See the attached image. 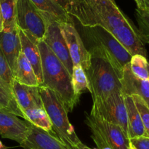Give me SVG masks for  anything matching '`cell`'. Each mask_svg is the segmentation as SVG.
<instances>
[{
	"mask_svg": "<svg viewBox=\"0 0 149 149\" xmlns=\"http://www.w3.org/2000/svg\"><path fill=\"white\" fill-rule=\"evenodd\" d=\"M17 29H18L20 44H21V51L31 64L40 86L43 84V77H42V60H41V55L38 47V43L31 40L23 31L19 29L18 27Z\"/></svg>",
	"mask_w": 149,
	"mask_h": 149,
	"instance_id": "16",
	"label": "cell"
},
{
	"mask_svg": "<svg viewBox=\"0 0 149 149\" xmlns=\"http://www.w3.org/2000/svg\"><path fill=\"white\" fill-rule=\"evenodd\" d=\"M61 32L66 42L74 65L79 64L84 70L90 64L91 55L72 22L60 23Z\"/></svg>",
	"mask_w": 149,
	"mask_h": 149,
	"instance_id": "10",
	"label": "cell"
},
{
	"mask_svg": "<svg viewBox=\"0 0 149 149\" xmlns=\"http://www.w3.org/2000/svg\"><path fill=\"white\" fill-rule=\"evenodd\" d=\"M123 96L138 95L141 96L149 108V80L138 78L131 71L129 64H126L122 70L120 77Z\"/></svg>",
	"mask_w": 149,
	"mask_h": 149,
	"instance_id": "13",
	"label": "cell"
},
{
	"mask_svg": "<svg viewBox=\"0 0 149 149\" xmlns=\"http://www.w3.org/2000/svg\"><path fill=\"white\" fill-rule=\"evenodd\" d=\"M23 118L33 126L53 134L50 119L45 108H31L23 111Z\"/></svg>",
	"mask_w": 149,
	"mask_h": 149,
	"instance_id": "19",
	"label": "cell"
},
{
	"mask_svg": "<svg viewBox=\"0 0 149 149\" xmlns=\"http://www.w3.org/2000/svg\"><path fill=\"white\" fill-rule=\"evenodd\" d=\"M84 71L93 100L121 92L120 77L112 64L104 58L91 56L90 66Z\"/></svg>",
	"mask_w": 149,
	"mask_h": 149,
	"instance_id": "5",
	"label": "cell"
},
{
	"mask_svg": "<svg viewBox=\"0 0 149 149\" xmlns=\"http://www.w3.org/2000/svg\"><path fill=\"white\" fill-rule=\"evenodd\" d=\"M135 2L138 9L149 12V0H136Z\"/></svg>",
	"mask_w": 149,
	"mask_h": 149,
	"instance_id": "29",
	"label": "cell"
},
{
	"mask_svg": "<svg viewBox=\"0 0 149 149\" xmlns=\"http://www.w3.org/2000/svg\"><path fill=\"white\" fill-rule=\"evenodd\" d=\"M21 147L24 149H70L56 135L29 123V131Z\"/></svg>",
	"mask_w": 149,
	"mask_h": 149,
	"instance_id": "12",
	"label": "cell"
},
{
	"mask_svg": "<svg viewBox=\"0 0 149 149\" xmlns=\"http://www.w3.org/2000/svg\"><path fill=\"white\" fill-rule=\"evenodd\" d=\"M7 148H8V147L4 145L1 143V140H0V149H7Z\"/></svg>",
	"mask_w": 149,
	"mask_h": 149,
	"instance_id": "33",
	"label": "cell"
},
{
	"mask_svg": "<svg viewBox=\"0 0 149 149\" xmlns=\"http://www.w3.org/2000/svg\"><path fill=\"white\" fill-rule=\"evenodd\" d=\"M132 97L141 115L146 137H149V108L141 96L138 95H132Z\"/></svg>",
	"mask_w": 149,
	"mask_h": 149,
	"instance_id": "27",
	"label": "cell"
},
{
	"mask_svg": "<svg viewBox=\"0 0 149 149\" xmlns=\"http://www.w3.org/2000/svg\"><path fill=\"white\" fill-rule=\"evenodd\" d=\"M11 89L22 113L31 108H44L39 86H26L15 80Z\"/></svg>",
	"mask_w": 149,
	"mask_h": 149,
	"instance_id": "14",
	"label": "cell"
},
{
	"mask_svg": "<svg viewBox=\"0 0 149 149\" xmlns=\"http://www.w3.org/2000/svg\"><path fill=\"white\" fill-rule=\"evenodd\" d=\"M0 48L12 71L14 72L17 57L21 52V44L17 26L12 32H0Z\"/></svg>",
	"mask_w": 149,
	"mask_h": 149,
	"instance_id": "15",
	"label": "cell"
},
{
	"mask_svg": "<svg viewBox=\"0 0 149 149\" xmlns=\"http://www.w3.org/2000/svg\"><path fill=\"white\" fill-rule=\"evenodd\" d=\"M29 122L23 121L12 112L0 110V135L22 145L29 134Z\"/></svg>",
	"mask_w": 149,
	"mask_h": 149,
	"instance_id": "11",
	"label": "cell"
},
{
	"mask_svg": "<svg viewBox=\"0 0 149 149\" xmlns=\"http://www.w3.org/2000/svg\"><path fill=\"white\" fill-rule=\"evenodd\" d=\"M71 149H92V148H89L88 146L85 145L84 144L81 143V144L79 145L76 146V147L72 148H71Z\"/></svg>",
	"mask_w": 149,
	"mask_h": 149,
	"instance_id": "31",
	"label": "cell"
},
{
	"mask_svg": "<svg viewBox=\"0 0 149 149\" xmlns=\"http://www.w3.org/2000/svg\"><path fill=\"white\" fill-rule=\"evenodd\" d=\"M65 10L82 26H99L111 34L131 23L116 2L111 0H69Z\"/></svg>",
	"mask_w": 149,
	"mask_h": 149,
	"instance_id": "1",
	"label": "cell"
},
{
	"mask_svg": "<svg viewBox=\"0 0 149 149\" xmlns=\"http://www.w3.org/2000/svg\"><path fill=\"white\" fill-rule=\"evenodd\" d=\"M129 149H135V148L133 147V146L131 144H130V147H129Z\"/></svg>",
	"mask_w": 149,
	"mask_h": 149,
	"instance_id": "34",
	"label": "cell"
},
{
	"mask_svg": "<svg viewBox=\"0 0 149 149\" xmlns=\"http://www.w3.org/2000/svg\"><path fill=\"white\" fill-rule=\"evenodd\" d=\"M130 144L135 149H149V137L146 136L130 139Z\"/></svg>",
	"mask_w": 149,
	"mask_h": 149,
	"instance_id": "28",
	"label": "cell"
},
{
	"mask_svg": "<svg viewBox=\"0 0 149 149\" xmlns=\"http://www.w3.org/2000/svg\"><path fill=\"white\" fill-rule=\"evenodd\" d=\"M36 8L41 12H45L56 18L60 23L72 22L71 16L66 10L54 0H31Z\"/></svg>",
	"mask_w": 149,
	"mask_h": 149,
	"instance_id": "20",
	"label": "cell"
},
{
	"mask_svg": "<svg viewBox=\"0 0 149 149\" xmlns=\"http://www.w3.org/2000/svg\"><path fill=\"white\" fill-rule=\"evenodd\" d=\"M16 25L33 42L43 40L45 20L31 0H16Z\"/></svg>",
	"mask_w": 149,
	"mask_h": 149,
	"instance_id": "8",
	"label": "cell"
},
{
	"mask_svg": "<svg viewBox=\"0 0 149 149\" xmlns=\"http://www.w3.org/2000/svg\"><path fill=\"white\" fill-rule=\"evenodd\" d=\"M0 110L12 112L17 116L23 117L12 90L1 80H0Z\"/></svg>",
	"mask_w": 149,
	"mask_h": 149,
	"instance_id": "22",
	"label": "cell"
},
{
	"mask_svg": "<svg viewBox=\"0 0 149 149\" xmlns=\"http://www.w3.org/2000/svg\"><path fill=\"white\" fill-rule=\"evenodd\" d=\"M0 80H1L10 89L13 86V82L15 81L14 74L1 48H0Z\"/></svg>",
	"mask_w": 149,
	"mask_h": 149,
	"instance_id": "26",
	"label": "cell"
},
{
	"mask_svg": "<svg viewBox=\"0 0 149 149\" xmlns=\"http://www.w3.org/2000/svg\"><path fill=\"white\" fill-rule=\"evenodd\" d=\"M85 123L98 149H129L130 139L120 127L87 113Z\"/></svg>",
	"mask_w": 149,
	"mask_h": 149,
	"instance_id": "6",
	"label": "cell"
},
{
	"mask_svg": "<svg viewBox=\"0 0 149 149\" xmlns=\"http://www.w3.org/2000/svg\"><path fill=\"white\" fill-rule=\"evenodd\" d=\"M55 1H56L58 4L61 6L62 7H63L65 10L67 5H68V2H69V0H54Z\"/></svg>",
	"mask_w": 149,
	"mask_h": 149,
	"instance_id": "30",
	"label": "cell"
},
{
	"mask_svg": "<svg viewBox=\"0 0 149 149\" xmlns=\"http://www.w3.org/2000/svg\"><path fill=\"white\" fill-rule=\"evenodd\" d=\"M111 1H115V0H111Z\"/></svg>",
	"mask_w": 149,
	"mask_h": 149,
	"instance_id": "35",
	"label": "cell"
},
{
	"mask_svg": "<svg viewBox=\"0 0 149 149\" xmlns=\"http://www.w3.org/2000/svg\"><path fill=\"white\" fill-rule=\"evenodd\" d=\"M0 10L3 18V32H9L16 27V0H0Z\"/></svg>",
	"mask_w": 149,
	"mask_h": 149,
	"instance_id": "21",
	"label": "cell"
},
{
	"mask_svg": "<svg viewBox=\"0 0 149 149\" xmlns=\"http://www.w3.org/2000/svg\"><path fill=\"white\" fill-rule=\"evenodd\" d=\"M130 67L132 72L138 78L149 80V61L146 57L139 54L132 56Z\"/></svg>",
	"mask_w": 149,
	"mask_h": 149,
	"instance_id": "24",
	"label": "cell"
},
{
	"mask_svg": "<svg viewBox=\"0 0 149 149\" xmlns=\"http://www.w3.org/2000/svg\"><path fill=\"white\" fill-rule=\"evenodd\" d=\"M42 60L43 86L52 91L67 112H71L79 101L73 91L71 74L44 40L38 42Z\"/></svg>",
	"mask_w": 149,
	"mask_h": 149,
	"instance_id": "2",
	"label": "cell"
},
{
	"mask_svg": "<svg viewBox=\"0 0 149 149\" xmlns=\"http://www.w3.org/2000/svg\"><path fill=\"white\" fill-rule=\"evenodd\" d=\"M124 99L127 113L128 137L132 139L141 136L146 137L141 115L132 96H124Z\"/></svg>",
	"mask_w": 149,
	"mask_h": 149,
	"instance_id": "17",
	"label": "cell"
},
{
	"mask_svg": "<svg viewBox=\"0 0 149 149\" xmlns=\"http://www.w3.org/2000/svg\"><path fill=\"white\" fill-rule=\"evenodd\" d=\"M3 29H4V24H3V18H2V15H1V10H0V32H3Z\"/></svg>",
	"mask_w": 149,
	"mask_h": 149,
	"instance_id": "32",
	"label": "cell"
},
{
	"mask_svg": "<svg viewBox=\"0 0 149 149\" xmlns=\"http://www.w3.org/2000/svg\"><path fill=\"white\" fill-rule=\"evenodd\" d=\"M41 13L46 25L43 40L71 74L74 64L61 32L59 20L47 13L41 12Z\"/></svg>",
	"mask_w": 149,
	"mask_h": 149,
	"instance_id": "9",
	"label": "cell"
},
{
	"mask_svg": "<svg viewBox=\"0 0 149 149\" xmlns=\"http://www.w3.org/2000/svg\"><path fill=\"white\" fill-rule=\"evenodd\" d=\"M82 27L83 42L91 56L104 58L110 62L121 77L124 67L130 62L132 56L104 28L99 26Z\"/></svg>",
	"mask_w": 149,
	"mask_h": 149,
	"instance_id": "3",
	"label": "cell"
},
{
	"mask_svg": "<svg viewBox=\"0 0 149 149\" xmlns=\"http://www.w3.org/2000/svg\"><path fill=\"white\" fill-rule=\"evenodd\" d=\"M13 74L15 80L21 84L31 86H39V83L31 64L22 51L17 57Z\"/></svg>",
	"mask_w": 149,
	"mask_h": 149,
	"instance_id": "18",
	"label": "cell"
},
{
	"mask_svg": "<svg viewBox=\"0 0 149 149\" xmlns=\"http://www.w3.org/2000/svg\"><path fill=\"white\" fill-rule=\"evenodd\" d=\"M39 90L54 134L70 149L81 145L82 143L68 119V112L55 93L43 85L39 86Z\"/></svg>",
	"mask_w": 149,
	"mask_h": 149,
	"instance_id": "4",
	"label": "cell"
},
{
	"mask_svg": "<svg viewBox=\"0 0 149 149\" xmlns=\"http://www.w3.org/2000/svg\"><path fill=\"white\" fill-rule=\"evenodd\" d=\"M135 18L138 24V34L143 43L149 44V12L137 8Z\"/></svg>",
	"mask_w": 149,
	"mask_h": 149,
	"instance_id": "25",
	"label": "cell"
},
{
	"mask_svg": "<svg viewBox=\"0 0 149 149\" xmlns=\"http://www.w3.org/2000/svg\"><path fill=\"white\" fill-rule=\"evenodd\" d=\"M90 114L119 126L128 137L127 113L124 96L121 92H116L105 98L93 100Z\"/></svg>",
	"mask_w": 149,
	"mask_h": 149,
	"instance_id": "7",
	"label": "cell"
},
{
	"mask_svg": "<svg viewBox=\"0 0 149 149\" xmlns=\"http://www.w3.org/2000/svg\"><path fill=\"white\" fill-rule=\"evenodd\" d=\"M71 83L73 91L77 96L80 97L81 93L87 90H90L89 82L85 71L81 65H74L71 74Z\"/></svg>",
	"mask_w": 149,
	"mask_h": 149,
	"instance_id": "23",
	"label": "cell"
}]
</instances>
